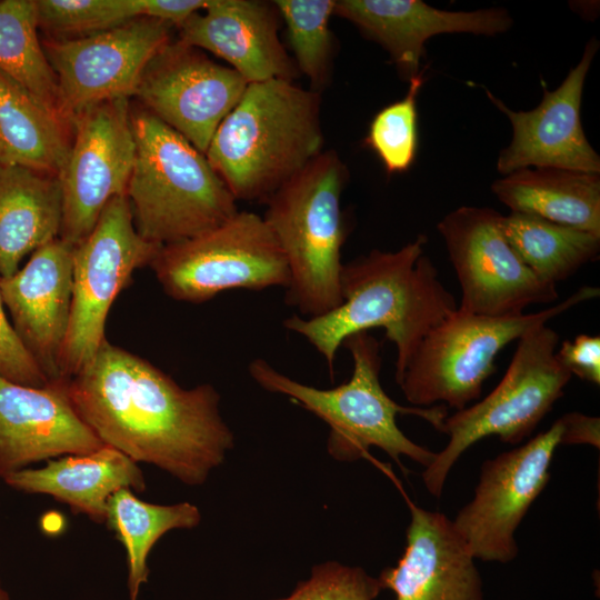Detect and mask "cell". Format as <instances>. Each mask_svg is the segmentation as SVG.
Instances as JSON below:
<instances>
[{
    "label": "cell",
    "instance_id": "cell-37",
    "mask_svg": "<svg viewBox=\"0 0 600 600\" xmlns=\"http://www.w3.org/2000/svg\"><path fill=\"white\" fill-rule=\"evenodd\" d=\"M0 600H9L8 592L1 586V580H0Z\"/></svg>",
    "mask_w": 600,
    "mask_h": 600
},
{
    "label": "cell",
    "instance_id": "cell-28",
    "mask_svg": "<svg viewBox=\"0 0 600 600\" xmlns=\"http://www.w3.org/2000/svg\"><path fill=\"white\" fill-rule=\"evenodd\" d=\"M38 28L34 0L0 1V71L61 116L54 73Z\"/></svg>",
    "mask_w": 600,
    "mask_h": 600
},
{
    "label": "cell",
    "instance_id": "cell-25",
    "mask_svg": "<svg viewBox=\"0 0 600 600\" xmlns=\"http://www.w3.org/2000/svg\"><path fill=\"white\" fill-rule=\"evenodd\" d=\"M68 122L0 71V163L59 176L69 154Z\"/></svg>",
    "mask_w": 600,
    "mask_h": 600
},
{
    "label": "cell",
    "instance_id": "cell-36",
    "mask_svg": "<svg viewBox=\"0 0 600 600\" xmlns=\"http://www.w3.org/2000/svg\"><path fill=\"white\" fill-rule=\"evenodd\" d=\"M564 424V444L600 446V420L598 417L580 412L566 413L561 417Z\"/></svg>",
    "mask_w": 600,
    "mask_h": 600
},
{
    "label": "cell",
    "instance_id": "cell-9",
    "mask_svg": "<svg viewBox=\"0 0 600 600\" xmlns=\"http://www.w3.org/2000/svg\"><path fill=\"white\" fill-rule=\"evenodd\" d=\"M151 268L174 300L201 303L224 291L287 288L289 269L263 217L238 211L193 239L161 247Z\"/></svg>",
    "mask_w": 600,
    "mask_h": 600
},
{
    "label": "cell",
    "instance_id": "cell-15",
    "mask_svg": "<svg viewBox=\"0 0 600 600\" xmlns=\"http://www.w3.org/2000/svg\"><path fill=\"white\" fill-rule=\"evenodd\" d=\"M247 86L232 68L214 62L198 48L170 40L146 67L134 96L143 109L206 154Z\"/></svg>",
    "mask_w": 600,
    "mask_h": 600
},
{
    "label": "cell",
    "instance_id": "cell-12",
    "mask_svg": "<svg viewBox=\"0 0 600 600\" xmlns=\"http://www.w3.org/2000/svg\"><path fill=\"white\" fill-rule=\"evenodd\" d=\"M173 24L148 17L118 27L42 43L68 122L99 103L136 94L151 59L170 41Z\"/></svg>",
    "mask_w": 600,
    "mask_h": 600
},
{
    "label": "cell",
    "instance_id": "cell-19",
    "mask_svg": "<svg viewBox=\"0 0 600 600\" xmlns=\"http://www.w3.org/2000/svg\"><path fill=\"white\" fill-rule=\"evenodd\" d=\"M279 18L273 1L210 0L178 26V40L223 59L248 83L293 81L299 71L280 41Z\"/></svg>",
    "mask_w": 600,
    "mask_h": 600
},
{
    "label": "cell",
    "instance_id": "cell-29",
    "mask_svg": "<svg viewBox=\"0 0 600 600\" xmlns=\"http://www.w3.org/2000/svg\"><path fill=\"white\" fill-rule=\"evenodd\" d=\"M280 18L287 26L288 39L294 54V63L319 92L327 84L333 40L329 28L334 0H276Z\"/></svg>",
    "mask_w": 600,
    "mask_h": 600
},
{
    "label": "cell",
    "instance_id": "cell-7",
    "mask_svg": "<svg viewBox=\"0 0 600 600\" xmlns=\"http://www.w3.org/2000/svg\"><path fill=\"white\" fill-rule=\"evenodd\" d=\"M599 294V288L587 286L551 308L506 318L457 309L426 334L397 383L414 407L443 402L462 410L479 398L506 346Z\"/></svg>",
    "mask_w": 600,
    "mask_h": 600
},
{
    "label": "cell",
    "instance_id": "cell-8",
    "mask_svg": "<svg viewBox=\"0 0 600 600\" xmlns=\"http://www.w3.org/2000/svg\"><path fill=\"white\" fill-rule=\"evenodd\" d=\"M558 344L559 334L546 324L527 331L498 386L481 401L447 416L440 431L449 442L422 473L433 497L441 496L451 468L468 448L491 436L520 443L563 396L572 376L556 357Z\"/></svg>",
    "mask_w": 600,
    "mask_h": 600
},
{
    "label": "cell",
    "instance_id": "cell-1",
    "mask_svg": "<svg viewBox=\"0 0 600 600\" xmlns=\"http://www.w3.org/2000/svg\"><path fill=\"white\" fill-rule=\"evenodd\" d=\"M68 390L76 411L103 444L186 484L203 483L233 447L213 386L184 389L107 339L68 381Z\"/></svg>",
    "mask_w": 600,
    "mask_h": 600
},
{
    "label": "cell",
    "instance_id": "cell-6",
    "mask_svg": "<svg viewBox=\"0 0 600 600\" xmlns=\"http://www.w3.org/2000/svg\"><path fill=\"white\" fill-rule=\"evenodd\" d=\"M348 171L333 150L321 151L266 201L263 217L289 269L286 302L318 317L341 301V248L347 232L340 199Z\"/></svg>",
    "mask_w": 600,
    "mask_h": 600
},
{
    "label": "cell",
    "instance_id": "cell-20",
    "mask_svg": "<svg viewBox=\"0 0 600 600\" xmlns=\"http://www.w3.org/2000/svg\"><path fill=\"white\" fill-rule=\"evenodd\" d=\"M333 14L349 20L386 49L400 76L408 81L420 72L424 44L431 37L441 33L496 36L512 24L503 8L447 11L420 0H339Z\"/></svg>",
    "mask_w": 600,
    "mask_h": 600
},
{
    "label": "cell",
    "instance_id": "cell-11",
    "mask_svg": "<svg viewBox=\"0 0 600 600\" xmlns=\"http://www.w3.org/2000/svg\"><path fill=\"white\" fill-rule=\"evenodd\" d=\"M492 208L460 207L438 223L461 290L459 310L506 318L558 298L556 284L540 279L516 254Z\"/></svg>",
    "mask_w": 600,
    "mask_h": 600
},
{
    "label": "cell",
    "instance_id": "cell-35",
    "mask_svg": "<svg viewBox=\"0 0 600 600\" xmlns=\"http://www.w3.org/2000/svg\"><path fill=\"white\" fill-rule=\"evenodd\" d=\"M210 0H142L143 17L180 26L191 14L203 10Z\"/></svg>",
    "mask_w": 600,
    "mask_h": 600
},
{
    "label": "cell",
    "instance_id": "cell-17",
    "mask_svg": "<svg viewBox=\"0 0 600 600\" xmlns=\"http://www.w3.org/2000/svg\"><path fill=\"white\" fill-rule=\"evenodd\" d=\"M69 380L36 388L0 376V478L54 457L104 446L76 411Z\"/></svg>",
    "mask_w": 600,
    "mask_h": 600
},
{
    "label": "cell",
    "instance_id": "cell-18",
    "mask_svg": "<svg viewBox=\"0 0 600 600\" xmlns=\"http://www.w3.org/2000/svg\"><path fill=\"white\" fill-rule=\"evenodd\" d=\"M73 251L57 238L36 250L21 270L0 278L12 327L50 382L62 380L58 362L70 318Z\"/></svg>",
    "mask_w": 600,
    "mask_h": 600
},
{
    "label": "cell",
    "instance_id": "cell-3",
    "mask_svg": "<svg viewBox=\"0 0 600 600\" xmlns=\"http://www.w3.org/2000/svg\"><path fill=\"white\" fill-rule=\"evenodd\" d=\"M320 93L290 80L248 83L206 157L237 201H267L322 151Z\"/></svg>",
    "mask_w": 600,
    "mask_h": 600
},
{
    "label": "cell",
    "instance_id": "cell-2",
    "mask_svg": "<svg viewBox=\"0 0 600 600\" xmlns=\"http://www.w3.org/2000/svg\"><path fill=\"white\" fill-rule=\"evenodd\" d=\"M427 237L397 251L372 250L343 263L341 303L318 317L297 314L284 328L303 337L324 359L332 374L339 348L356 333L383 328L396 346V382L426 334L457 309L431 259Z\"/></svg>",
    "mask_w": 600,
    "mask_h": 600
},
{
    "label": "cell",
    "instance_id": "cell-30",
    "mask_svg": "<svg viewBox=\"0 0 600 600\" xmlns=\"http://www.w3.org/2000/svg\"><path fill=\"white\" fill-rule=\"evenodd\" d=\"M423 70L409 80L403 99L381 109L372 119L366 143L380 158L388 173L407 171L418 149L417 98Z\"/></svg>",
    "mask_w": 600,
    "mask_h": 600
},
{
    "label": "cell",
    "instance_id": "cell-4",
    "mask_svg": "<svg viewBox=\"0 0 600 600\" xmlns=\"http://www.w3.org/2000/svg\"><path fill=\"white\" fill-rule=\"evenodd\" d=\"M136 144L127 184L133 224L164 247L201 236L231 219L237 200L204 153L146 109L131 111Z\"/></svg>",
    "mask_w": 600,
    "mask_h": 600
},
{
    "label": "cell",
    "instance_id": "cell-5",
    "mask_svg": "<svg viewBox=\"0 0 600 600\" xmlns=\"http://www.w3.org/2000/svg\"><path fill=\"white\" fill-rule=\"evenodd\" d=\"M342 346L352 357V374L331 389L303 384L260 358L249 363L248 372L262 389L288 397L323 420L330 428L328 451L334 459L356 461L367 456L370 447H377L402 469L401 457L427 468L436 452L410 440L399 429L396 417L416 414L440 431L447 408H407L394 402L380 383L381 346L368 331L348 337Z\"/></svg>",
    "mask_w": 600,
    "mask_h": 600
},
{
    "label": "cell",
    "instance_id": "cell-24",
    "mask_svg": "<svg viewBox=\"0 0 600 600\" xmlns=\"http://www.w3.org/2000/svg\"><path fill=\"white\" fill-rule=\"evenodd\" d=\"M491 190L511 212L600 236L599 173L526 168L496 180Z\"/></svg>",
    "mask_w": 600,
    "mask_h": 600
},
{
    "label": "cell",
    "instance_id": "cell-26",
    "mask_svg": "<svg viewBox=\"0 0 600 600\" xmlns=\"http://www.w3.org/2000/svg\"><path fill=\"white\" fill-rule=\"evenodd\" d=\"M501 228L521 261L552 284L599 258L600 236L588 231L521 212L502 216Z\"/></svg>",
    "mask_w": 600,
    "mask_h": 600
},
{
    "label": "cell",
    "instance_id": "cell-16",
    "mask_svg": "<svg viewBox=\"0 0 600 600\" xmlns=\"http://www.w3.org/2000/svg\"><path fill=\"white\" fill-rule=\"evenodd\" d=\"M598 48V40L591 39L578 64L557 89H543L542 100L533 110L513 111L487 90L490 101L512 126V140L497 160L501 174L530 167L600 173V157L581 123L584 81Z\"/></svg>",
    "mask_w": 600,
    "mask_h": 600
},
{
    "label": "cell",
    "instance_id": "cell-14",
    "mask_svg": "<svg viewBox=\"0 0 600 600\" xmlns=\"http://www.w3.org/2000/svg\"><path fill=\"white\" fill-rule=\"evenodd\" d=\"M72 124L74 139L58 176L62 196L59 238L77 247L91 233L109 201L126 194L136 144L127 98L89 108Z\"/></svg>",
    "mask_w": 600,
    "mask_h": 600
},
{
    "label": "cell",
    "instance_id": "cell-33",
    "mask_svg": "<svg viewBox=\"0 0 600 600\" xmlns=\"http://www.w3.org/2000/svg\"><path fill=\"white\" fill-rule=\"evenodd\" d=\"M0 376L19 384L41 388L50 383L17 336L4 312L0 292Z\"/></svg>",
    "mask_w": 600,
    "mask_h": 600
},
{
    "label": "cell",
    "instance_id": "cell-13",
    "mask_svg": "<svg viewBox=\"0 0 600 600\" xmlns=\"http://www.w3.org/2000/svg\"><path fill=\"white\" fill-rule=\"evenodd\" d=\"M561 444L564 424L559 418L527 443L482 463L472 500L451 520L474 559L507 563L517 557L516 530L547 486Z\"/></svg>",
    "mask_w": 600,
    "mask_h": 600
},
{
    "label": "cell",
    "instance_id": "cell-27",
    "mask_svg": "<svg viewBox=\"0 0 600 600\" xmlns=\"http://www.w3.org/2000/svg\"><path fill=\"white\" fill-rule=\"evenodd\" d=\"M200 520L199 509L189 502L149 503L130 489H120L109 498L104 523L126 549L130 600L138 599L140 586L148 581L147 560L157 541L172 529H191Z\"/></svg>",
    "mask_w": 600,
    "mask_h": 600
},
{
    "label": "cell",
    "instance_id": "cell-22",
    "mask_svg": "<svg viewBox=\"0 0 600 600\" xmlns=\"http://www.w3.org/2000/svg\"><path fill=\"white\" fill-rule=\"evenodd\" d=\"M3 481L14 490L49 494L97 523H104L107 502L116 491L146 489L137 462L106 444L89 453L49 460L38 469L19 470Z\"/></svg>",
    "mask_w": 600,
    "mask_h": 600
},
{
    "label": "cell",
    "instance_id": "cell-31",
    "mask_svg": "<svg viewBox=\"0 0 600 600\" xmlns=\"http://www.w3.org/2000/svg\"><path fill=\"white\" fill-rule=\"evenodd\" d=\"M39 28L83 37L143 17L142 0H37Z\"/></svg>",
    "mask_w": 600,
    "mask_h": 600
},
{
    "label": "cell",
    "instance_id": "cell-23",
    "mask_svg": "<svg viewBox=\"0 0 600 600\" xmlns=\"http://www.w3.org/2000/svg\"><path fill=\"white\" fill-rule=\"evenodd\" d=\"M61 223L57 176L0 163V278L14 274L26 256L59 238Z\"/></svg>",
    "mask_w": 600,
    "mask_h": 600
},
{
    "label": "cell",
    "instance_id": "cell-32",
    "mask_svg": "<svg viewBox=\"0 0 600 600\" xmlns=\"http://www.w3.org/2000/svg\"><path fill=\"white\" fill-rule=\"evenodd\" d=\"M381 589L363 569L329 561L316 566L308 580L279 600H373Z\"/></svg>",
    "mask_w": 600,
    "mask_h": 600
},
{
    "label": "cell",
    "instance_id": "cell-34",
    "mask_svg": "<svg viewBox=\"0 0 600 600\" xmlns=\"http://www.w3.org/2000/svg\"><path fill=\"white\" fill-rule=\"evenodd\" d=\"M558 361L572 374L593 384L600 383V337L579 334L566 340L556 351Z\"/></svg>",
    "mask_w": 600,
    "mask_h": 600
},
{
    "label": "cell",
    "instance_id": "cell-10",
    "mask_svg": "<svg viewBox=\"0 0 600 600\" xmlns=\"http://www.w3.org/2000/svg\"><path fill=\"white\" fill-rule=\"evenodd\" d=\"M160 248L137 232L126 194L109 201L91 233L74 247L70 318L58 362L62 380H70L96 356L106 340L114 299Z\"/></svg>",
    "mask_w": 600,
    "mask_h": 600
},
{
    "label": "cell",
    "instance_id": "cell-21",
    "mask_svg": "<svg viewBox=\"0 0 600 600\" xmlns=\"http://www.w3.org/2000/svg\"><path fill=\"white\" fill-rule=\"evenodd\" d=\"M407 546L396 567L378 578L396 600H482L474 558L440 512L409 502Z\"/></svg>",
    "mask_w": 600,
    "mask_h": 600
}]
</instances>
